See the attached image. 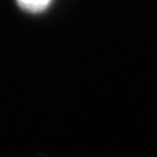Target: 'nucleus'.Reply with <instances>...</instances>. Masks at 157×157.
<instances>
[{"instance_id":"nucleus-1","label":"nucleus","mask_w":157,"mask_h":157,"mask_svg":"<svg viewBox=\"0 0 157 157\" xmlns=\"http://www.w3.org/2000/svg\"><path fill=\"white\" fill-rule=\"evenodd\" d=\"M51 0H17L18 6L28 12H41L46 9Z\"/></svg>"}]
</instances>
